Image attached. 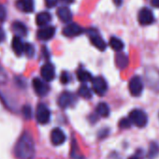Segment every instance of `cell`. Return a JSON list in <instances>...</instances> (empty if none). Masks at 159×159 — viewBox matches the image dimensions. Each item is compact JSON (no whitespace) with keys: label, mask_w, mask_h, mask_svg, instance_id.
Wrapping results in <instances>:
<instances>
[{"label":"cell","mask_w":159,"mask_h":159,"mask_svg":"<svg viewBox=\"0 0 159 159\" xmlns=\"http://www.w3.org/2000/svg\"><path fill=\"white\" fill-rule=\"evenodd\" d=\"M129 159H139V158H138L137 156H132V157H130Z\"/></svg>","instance_id":"d590c367"},{"label":"cell","mask_w":159,"mask_h":159,"mask_svg":"<svg viewBox=\"0 0 159 159\" xmlns=\"http://www.w3.org/2000/svg\"><path fill=\"white\" fill-rule=\"evenodd\" d=\"M12 50L13 52L17 54V55H21L22 53H24V49H25V43L23 42V40L21 39L20 37L15 36L12 39Z\"/></svg>","instance_id":"e0dca14e"},{"label":"cell","mask_w":159,"mask_h":159,"mask_svg":"<svg viewBox=\"0 0 159 159\" xmlns=\"http://www.w3.org/2000/svg\"><path fill=\"white\" fill-rule=\"evenodd\" d=\"M151 4L154 8H158L159 9V0H151Z\"/></svg>","instance_id":"d6a6232c"},{"label":"cell","mask_w":159,"mask_h":159,"mask_svg":"<svg viewBox=\"0 0 159 159\" xmlns=\"http://www.w3.org/2000/svg\"><path fill=\"white\" fill-rule=\"evenodd\" d=\"M8 81V74L3 66L0 65V84H4Z\"/></svg>","instance_id":"4316f807"},{"label":"cell","mask_w":159,"mask_h":159,"mask_svg":"<svg viewBox=\"0 0 159 159\" xmlns=\"http://www.w3.org/2000/svg\"><path fill=\"white\" fill-rule=\"evenodd\" d=\"M129 120L130 122L135 125L136 126L138 127H144L146 126L147 123H148V117H147V114L141 111V110H139V109H136V110H133L130 113H129Z\"/></svg>","instance_id":"7a4b0ae2"},{"label":"cell","mask_w":159,"mask_h":159,"mask_svg":"<svg viewBox=\"0 0 159 159\" xmlns=\"http://www.w3.org/2000/svg\"><path fill=\"white\" fill-rule=\"evenodd\" d=\"M55 34V28L53 26H44L38 32V38L40 40H49Z\"/></svg>","instance_id":"4fadbf2b"},{"label":"cell","mask_w":159,"mask_h":159,"mask_svg":"<svg viewBox=\"0 0 159 159\" xmlns=\"http://www.w3.org/2000/svg\"><path fill=\"white\" fill-rule=\"evenodd\" d=\"M52 21V16L49 12H39L36 17V23L39 26H46Z\"/></svg>","instance_id":"2e32d148"},{"label":"cell","mask_w":159,"mask_h":159,"mask_svg":"<svg viewBox=\"0 0 159 159\" xmlns=\"http://www.w3.org/2000/svg\"><path fill=\"white\" fill-rule=\"evenodd\" d=\"M35 142L33 137L25 132L18 139L15 146V155L18 159H32L35 155Z\"/></svg>","instance_id":"6da1fadb"},{"label":"cell","mask_w":159,"mask_h":159,"mask_svg":"<svg viewBox=\"0 0 159 159\" xmlns=\"http://www.w3.org/2000/svg\"><path fill=\"white\" fill-rule=\"evenodd\" d=\"M90 35V41L92 42V44L98 49L99 51H105L107 48V44L104 41V39L100 37V35L96 31V30H90L89 32Z\"/></svg>","instance_id":"7c38bea8"},{"label":"cell","mask_w":159,"mask_h":159,"mask_svg":"<svg viewBox=\"0 0 159 159\" xmlns=\"http://www.w3.org/2000/svg\"><path fill=\"white\" fill-rule=\"evenodd\" d=\"M22 111H23V115H24V117H25L26 120H29V119H31V118H32V108H31L29 105H25V106H24V107H23Z\"/></svg>","instance_id":"484cf974"},{"label":"cell","mask_w":159,"mask_h":159,"mask_svg":"<svg viewBox=\"0 0 159 159\" xmlns=\"http://www.w3.org/2000/svg\"><path fill=\"white\" fill-rule=\"evenodd\" d=\"M75 102V97L73 94L69 92H64L62 93L57 100L58 106L62 109H66L70 106H72Z\"/></svg>","instance_id":"9c48e42d"},{"label":"cell","mask_w":159,"mask_h":159,"mask_svg":"<svg viewBox=\"0 0 159 159\" xmlns=\"http://www.w3.org/2000/svg\"><path fill=\"white\" fill-rule=\"evenodd\" d=\"M96 112L98 115H99L101 117H108L110 115V107L107 103L101 102L97 106Z\"/></svg>","instance_id":"44dd1931"},{"label":"cell","mask_w":159,"mask_h":159,"mask_svg":"<svg viewBox=\"0 0 159 159\" xmlns=\"http://www.w3.org/2000/svg\"><path fill=\"white\" fill-rule=\"evenodd\" d=\"M113 3H114L117 7H119V6H121V5H122L123 0H113Z\"/></svg>","instance_id":"836d02e7"},{"label":"cell","mask_w":159,"mask_h":159,"mask_svg":"<svg viewBox=\"0 0 159 159\" xmlns=\"http://www.w3.org/2000/svg\"><path fill=\"white\" fill-rule=\"evenodd\" d=\"M77 77H78V80L80 82H82V83H87V82H90L92 81V75L90 72H88L87 70L85 69H79L77 71Z\"/></svg>","instance_id":"ffe728a7"},{"label":"cell","mask_w":159,"mask_h":159,"mask_svg":"<svg viewBox=\"0 0 159 159\" xmlns=\"http://www.w3.org/2000/svg\"><path fill=\"white\" fill-rule=\"evenodd\" d=\"M12 31L18 37H25L27 35V27L22 22H14L12 25Z\"/></svg>","instance_id":"d6986e66"},{"label":"cell","mask_w":159,"mask_h":159,"mask_svg":"<svg viewBox=\"0 0 159 159\" xmlns=\"http://www.w3.org/2000/svg\"><path fill=\"white\" fill-rule=\"evenodd\" d=\"M61 82L64 84H66L69 81H70V75L67 73V72H63L62 75H61Z\"/></svg>","instance_id":"f1b7e54d"},{"label":"cell","mask_w":159,"mask_h":159,"mask_svg":"<svg viewBox=\"0 0 159 159\" xmlns=\"http://www.w3.org/2000/svg\"><path fill=\"white\" fill-rule=\"evenodd\" d=\"M36 118L38 123L41 125H46L50 122L51 119V111L49 108L45 104H39L37 108Z\"/></svg>","instance_id":"3957f363"},{"label":"cell","mask_w":159,"mask_h":159,"mask_svg":"<svg viewBox=\"0 0 159 159\" xmlns=\"http://www.w3.org/2000/svg\"><path fill=\"white\" fill-rule=\"evenodd\" d=\"M62 1L64 3H66V4H71V3L74 2V0H62Z\"/></svg>","instance_id":"e575fe53"},{"label":"cell","mask_w":159,"mask_h":159,"mask_svg":"<svg viewBox=\"0 0 159 159\" xmlns=\"http://www.w3.org/2000/svg\"><path fill=\"white\" fill-rule=\"evenodd\" d=\"M40 74L45 82H47V83L52 82L55 76L54 66L51 63H46L45 65L42 66V67L40 69Z\"/></svg>","instance_id":"8fae6325"},{"label":"cell","mask_w":159,"mask_h":159,"mask_svg":"<svg viewBox=\"0 0 159 159\" xmlns=\"http://www.w3.org/2000/svg\"><path fill=\"white\" fill-rule=\"evenodd\" d=\"M78 93H79V95L81 96L82 98H86V99L92 98V96H93V93H92L91 89L86 84H83L81 87H80Z\"/></svg>","instance_id":"603a6c76"},{"label":"cell","mask_w":159,"mask_h":159,"mask_svg":"<svg viewBox=\"0 0 159 159\" xmlns=\"http://www.w3.org/2000/svg\"><path fill=\"white\" fill-rule=\"evenodd\" d=\"M92 86L95 93L98 96H104L108 90L107 82L102 77H97L92 79Z\"/></svg>","instance_id":"5b68a950"},{"label":"cell","mask_w":159,"mask_h":159,"mask_svg":"<svg viewBox=\"0 0 159 159\" xmlns=\"http://www.w3.org/2000/svg\"><path fill=\"white\" fill-rule=\"evenodd\" d=\"M56 13H57L58 18L64 23L68 24L72 20V13H71L70 10L66 7H60L57 10Z\"/></svg>","instance_id":"9a60e30c"},{"label":"cell","mask_w":159,"mask_h":159,"mask_svg":"<svg viewBox=\"0 0 159 159\" xmlns=\"http://www.w3.org/2000/svg\"><path fill=\"white\" fill-rule=\"evenodd\" d=\"M110 46L111 47V49H113L116 52H121L125 47L124 42L120 39L115 38V37H112L110 39Z\"/></svg>","instance_id":"7402d4cb"},{"label":"cell","mask_w":159,"mask_h":159,"mask_svg":"<svg viewBox=\"0 0 159 159\" xmlns=\"http://www.w3.org/2000/svg\"><path fill=\"white\" fill-rule=\"evenodd\" d=\"M57 2H58V0H45L46 6L48 8H53L54 6H56Z\"/></svg>","instance_id":"4dcf8cb0"},{"label":"cell","mask_w":159,"mask_h":159,"mask_svg":"<svg viewBox=\"0 0 159 159\" xmlns=\"http://www.w3.org/2000/svg\"><path fill=\"white\" fill-rule=\"evenodd\" d=\"M7 16V11L3 5H0V22H2L6 19Z\"/></svg>","instance_id":"f546056e"},{"label":"cell","mask_w":159,"mask_h":159,"mask_svg":"<svg viewBox=\"0 0 159 159\" xmlns=\"http://www.w3.org/2000/svg\"><path fill=\"white\" fill-rule=\"evenodd\" d=\"M16 6L21 10L22 11L25 13L33 12L34 11V0H17Z\"/></svg>","instance_id":"5bb4252c"},{"label":"cell","mask_w":159,"mask_h":159,"mask_svg":"<svg viewBox=\"0 0 159 159\" xmlns=\"http://www.w3.org/2000/svg\"><path fill=\"white\" fill-rule=\"evenodd\" d=\"M158 153H159V145L156 142H152L149 148L148 157L150 159H153L158 155Z\"/></svg>","instance_id":"cb8c5ba5"},{"label":"cell","mask_w":159,"mask_h":159,"mask_svg":"<svg viewBox=\"0 0 159 159\" xmlns=\"http://www.w3.org/2000/svg\"><path fill=\"white\" fill-rule=\"evenodd\" d=\"M24 52L28 56V57H33L35 54V48L31 43H25V49Z\"/></svg>","instance_id":"d4e9b609"},{"label":"cell","mask_w":159,"mask_h":159,"mask_svg":"<svg viewBox=\"0 0 159 159\" xmlns=\"http://www.w3.org/2000/svg\"><path fill=\"white\" fill-rule=\"evenodd\" d=\"M131 125H132V123L130 122L129 118H123L119 122V126L122 129H127L131 126Z\"/></svg>","instance_id":"83f0119b"},{"label":"cell","mask_w":159,"mask_h":159,"mask_svg":"<svg viewBox=\"0 0 159 159\" xmlns=\"http://www.w3.org/2000/svg\"><path fill=\"white\" fill-rule=\"evenodd\" d=\"M84 32V29L78 24H68L64 29L63 34L67 38H74L80 36Z\"/></svg>","instance_id":"ba28073f"},{"label":"cell","mask_w":159,"mask_h":159,"mask_svg":"<svg viewBox=\"0 0 159 159\" xmlns=\"http://www.w3.org/2000/svg\"><path fill=\"white\" fill-rule=\"evenodd\" d=\"M115 64L120 69H125L129 64L128 56L123 52H119L115 55Z\"/></svg>","instance_id":"ac0fdd59"},{"label":"cell","mask_w":159,"mask_h":159,"mask_svg":"<svg viewBox=\"0 0 159 159\" xmlns=\"http://www.w3.org/2000/svg\"><path fill=\"white\" fill-rule=\"evenodd\" d=\"M66 139V136L65 134V132L61 129V128H54L52 130L51 132V141L53 145L55 146H59L62 145Z\"/></svg>","instance_id":"30bf717a"},{"label":"cell","mask_w":159,"mask_h":159,"mask_svg":"<svg viewBox=\"0 0 159 159\" xmlns=\"http://www.w3.org/2000/svg\"><path fill=\"white\" fill-rule=\"evenodd\" d=\"M138 20L141 25H149L152 24L154 21L153 13L151 10H149L147 8H143L139 12Z\"/></svg>","instance_id":"52a82bcc"},{"label":"cell","mask_w":159,"mask_h":159,"mask_svg":"<svg viewBox=\"0 0 159 159\" xmlns=\"http://www.w3.org/2000/svg\"><path fill=\"white\" fill-rule=\"evenodd\" d=\"M32 84H33V88L38 96L45 97L46 95H48V93L50 91V86L47 84V82H43L42 80L39 79V78H35L33 80Z\"/></svg>","instance_id":"8992f818"},{"label":"cell","mask_w":159,"mask_h":159,"mask_svg":"<svg viewBox=\"0 0 159 159\" xmlns=\"http://www.w3.org/2000/svg\"><path fill=\"white\" fill-rule=\"evenodd\" d=\"M5 38H6L5 32H4L2 29H0V43L3 42V41L5 40Z\"/></svg>","instance_id":"1f68e13d"},{"label":"cell","mask_w":159,"mask_h":159,"mask_svg":"<svg viewBox=\"0 0 159 159\" xmlns=\"http://www.w3.org/2000/svg\"><path fill=\"white\" fill-rule=\"evenodd\" d=\"M128 88H129V92L132 96L134 97H139L141 95L142 91H143V83L142 80L139 77V76H135L133 77L128 84Z\"/></svg>","instance_id":"277c9868"}]
</instances>
